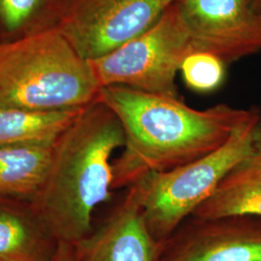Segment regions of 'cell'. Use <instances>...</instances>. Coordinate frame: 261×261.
<instances>
[{"mask_svg":"<svg viewBox=\"0 0 261 261\" xmlns=\"http://www.w3.org/2000/svg\"><path fill=\"white\" fill-rule=\"evenodd\" d=\"M98 100L118 117L125 137L121 154L112 161V190L128 189L150 173L204 157L260 115L257 108L243 110L226 103L196 110L180 97L119 85L102 87Z\"/></svg>","mask_w":261,"mask_h":261,"instance_id":"obj_1","label":"cell"},{"mask_svg":"<svg viewBox=\"0 0 261 261\" xmlns=\"http://www.w3.org/2000/svg\"><path fill=\"white\" fill-rule=\"evenodd\" d=\"M124 142L118 117L99 100L56 140L44 183L29 201L56 242L75 245L93 231L94 211L112 198V155Z\"/></svg>","mask_w":261,"mask_h":261,"instance_id":"obj_2","label":"cell"},{"mask_svg":"<svg viewBox=\"0 0 261 261\" xmlns=\"http://www.w3.org/2000/svg\"><path fill=\"white\" fill-rule=\"evenodd\" d=\"M100 90L89 60L56 28L0 43V108L79 109L98 100Z\"/></svg>","mask_w":261,"mask_h":261,"instance_id":"obj_3","label":"cell"},{"mask_svg":"<svg viewBox=\"0 0 261 261\" xmlns=\"http://www.w3.org/2000/svg\"><path fill=\"white\" fill-rule=\"evenodd\" d=\"M260 118L261 114L204 157L168 171L150 173L134 184L147 227L157 241H166L234 167L254 154L253 132Z\"/></svg>","mask_w":261,"mask_h":261,"instance_id":"obj_4","label":"cell"},{"mask_svg":"<svg viewBox=\"0 0 261 261\" xmlns=\"http://www.w3.org/2000/svg\"><path fill=\"white\" fill-rule=\"evenodd\" d=\"M194 51L176 1L146 31L89 62L101 88L119 85L179 97L176 75L184 59Z\"/></svg>","mask_w":261,"mask_h":261,"instance_id":"obj_5","label":"cell"},{"mask_svg":"<svg viewBox=\"0 0 261 261\" xmlns=\"http://www.w3.org/2000/svg\"><path fill=\"white\" fill-rule=\"evenodd\" d=\"M177 0H69L56 28L87 60L151 28Z\"/></svg>","mask_w":261,"mask_h":261,"instance_id":"obj_6","label":"cell"},{"mask_svg":"<svg viewBox=\"0 0 261 261\" xmlns=\"http://www.w3.org/2000/svg\"><path fill=\"white\" fill-rule=\"evenodd\" d=\"M196 51L225 64L261 50V11L255 0H177Z\"/></svg>","mask_w":261,"mask_h":261,"instance_id":"obj_7","label":"cell"},{"mask_svg":"<svg viewBox=\"0 0 261 261\" xmlns=\"http://www.w3.org/2000/svg\"><path fill=\"white\" fill-rule=\"evenodd\" d=\"M159 261H261V218L191 216L162 243Z\"/></svg>","mask_w":261,"mask_h":261,"instance_id":"obj_8","label":"cell"},{"mask_svg":"<svg viewBox=\"0 0 261 261\" xmlns=\"http://www.w3.org/2000/svg\"><path fill=\"white\" fill-rule=\"evenodd\" d=\"M75 247V261H159L162 243L150 232L132 185L103 224Z\"/></svg>","mask_w":261,"mask_h":261,"instance_id":"obj_9","label":"cell"},{"mask_svg":"<svg viewBox=\"0 0 261 261\" xmlns=\"http://www.w3.org/2000/svg\"><path fill=\"white\" fill-rule=\"evenodd\" d=\"M56 245L29 201L0 198V261H50Z\"/></svg>","mask_w":261,"mask_h":261,"instance_id":"obj_10","label":"cell"},{"mask_svg":"<svg viewBox=\"0 0 261 261\" xmlns=\"http://www.w3.org/2000/svg\"><path fill=\"white\" fill-rule=\"evenodd\" d=\"M229 216L261 218V158L255 153L234 167L192 215L198 219Z\"/></svg>","mask_w":261,"mask_h":261,"instance_id":"obj_11","label":"cell"},{"mask_svg":"<svg viewBox=\"0 0 261 261\" xmlns=\"http://www.w3.org/2000/svg\"><path fill=\"white\" fill-rule=\"evenodd\" d=\"M53 145L0 146V197L30 201L43 185Z\"/></svg>","mask_w":261,"mask_h":261,"instance_id":"obj_12","label":"cell"},{"mask_svg":"<svg viewBox=\"0 0 261 261\" xmlns=\"http://www.w3.org/2000/svg\"><path fill=\"white\" fill-rule=\"evenodd\" d=\"M83 110L38 112L0 108V146L53 145Z\"/></svg>","mask_w":261,"mask_h":261,"instance_id":"obj_13","label":"cell"},{"mask_svg":"<svg viewBox=\"0 0 261 261\" xmlns=\"http://www.w3.org/2000/svg\"><path fill=\"white\" fill-rule=\"evenodd\" d=\"M69 0H0L2 42L56 28ZM0 42V43H2Z\"/></svg>","mask_w":261,"mask_h":261,"instance_id":"obj_14","label":"cell"},{"mask_svg":"<svg viewBox=\"0 0 261 261\" xmlns=\"http://www.w3.org/2000/svg\"><path fill=\"white\" fill-rule=\"evenodd\" d=\"M224 61L207 51H194L182 62L180 72L187 86L197 93L217 90L225 79Z\"/></svg>","mask_w":261,"mask_h":261,"instance_id":"obj_15","label":"cell"},{"mask_svg":"<svg viewBox=\"0 0 261 261\" xmlns=\"http://www.w3.org/2000/svg\"><path fill=\"white\" fill-rule=\"evenodd\" d=\"M50 261H75V247L74 244L58 242L56 252Z\"/></svg>","mask_w":261,"mask_h":261,"instance_id":"obj_16","label":"cell"},{"mask_svg":"<svg viewBox=\"0 0 261 261\" xmlns=\"http://www.w3.org/2000/svg\"><path fill=\"white\" fill-rule=\"evenodd\" d=\"M253 150L254 153L261 158V118L253 132Z\"/></svg>","mask_w":261,"mask_h":261,"instance_id":"obj_17","label":"cell"},{"mask_svg":"<svg viewBox=\"0 0 261 261\" xmlns=\"http://www.w3.org/2000/svg\"><path fill=\"white\" fill-rule=\"evenodd\" d=\"M256 1V4H257V6H258V8L260 9L261 11V0H255Z\"/></svg>","mask_w":261,"mask_h":261,"instance_id":"obj_18","label":"cell"},{"mask_svg":"<svg viewBox=\"0 0 261 261\" xmlns=\"http://www.w3.org/2000/svg\"><path fill=\"white\" fill-rule=\"evenodd\" d=\"M0 198H2V197H0Z\"/></svg>","mask_w":261,"mask_h":261,"instance_id":"obj_19","label":"cell"}]
</instances>
